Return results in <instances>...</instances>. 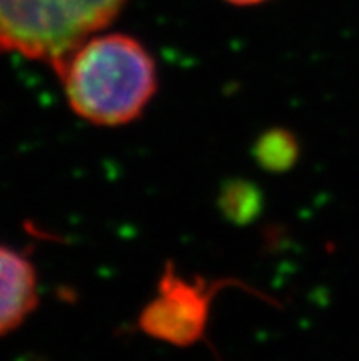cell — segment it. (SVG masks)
Here are the masks:
<instances>
[{"mask_svg":"<svg viewBox=\"0 0 359 361\" xmlns=\"http://www.w3.org/2000/svg\"><path fill=\"white\" fill-rule=\"evenodd\" d=\"M127 0H0V50L55 66L88 33L103 30Z\"/></svg>","mask_w":359,"mask_h":361,"instance_id":"2","label":"cell"},{"mask_svg":"<svg viewBox=\"0 0 359 361\" xmlns=\"http://www.w3.org/2000/svg\"><path fill=\"white\" fill-rule=\"evenodd\" d=\"M54 68L73 112L103 127L140 118L158 87L154 59L140 41L123 33L81 42Z\"/></svg>","mask_w":359,"mask_h":361,"instance_id":"1","label":"cell"},{"mask_svg":"<svg viewBox=\"0 0 359 361\" xmlns=\"http://www.w3.org/2000/svg\"><path fill=\"white\" fill-rule=\"evenodd\" d=\"M228 283L187 279L165 266L156 295L138 317V326L145 336L173 347H191L205 338L209 325L211 305L220 288Z\"/></svg>","mask_w":359,"mask_h":361,"instance_id":"3","label":"cell"},{"mask_svg":"<svg viewBox=\"0 0 359 361\" xmlns=\"http://www.w3.org/2000/svg\"><path fill=\"white\" fill-rule=\"evenodd\" d=\"M35 268L26 257L0 246V336L26 321L37 307Z\"/></svg>","mask_w":359,"mask_h":361,"instance_id":"4","label":"cell"},{"mask_svg":"<svg viewBox=\"0 0 359 361\" xmlns=\"http://www.w3.org/2000/svg\"><path fill=\"white\" fill-rule=\"evenodd\" d=\"M226 2H231V4H237V6H251V4H260V2H266V0H226Z\"/></svg>","mask_w":359,"mask_h":361,"instance_id":"6","label":"cell"},{"mask_svg":"<svg viewBox=\"0 0 359 361\" xmlns=\"http://www.w3.org/2000/svg\"><path fill=\"white\" fill-rule=\"evenodd\" d=\"M296 143L286 133H269L257 145V156L269 169H284L296 160Z\"/></svg>","mask_w":359,"mask_h":361,"instance_id":"5","label":"cell"}]
</instances>
